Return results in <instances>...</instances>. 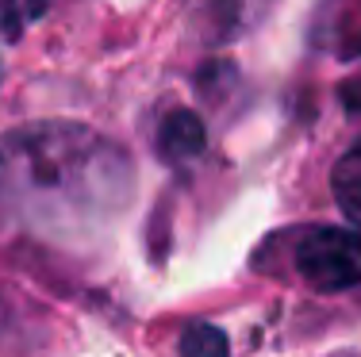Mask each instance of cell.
<instances>
[{
	"mask_svg": "<svg viewBox=\"0 0 361 357\" xmlns=\"http://www.w3.org/2000/svg\"><path fill=\"white\" fill-rule=\"evenodd\" d=\"M127 154L81 123H31L0 134V215L42 234L92 231L123 211Z\"/></svg>",
	"mask_w": 361,
	"mask_h": 357,
	"instance_id": "obj_1",
	"label": "cell"
},
{
	"mask_svg": "<svg viewBox=\"0 0 361 357\" xmlns=\"http://www.w3.org/2000/svg\"><path fill=\"white\" fill-rule=\"evenodd\" d=\"M296 269L323 292L361 284V234L346 227H315L296 246Z\"/></svg>",
	"mask_w": 361,
	"mask_h": 357,
	"instance_id": "obj_2",
	"label": "cell"
},
{
	"mask_svg": "<svg viewBox=\"0 0 361 357\" xmlns=\"http://www.w3.org/2000/svg\"><path fill=\"white\" fill-rule=\"evenodd\" d=\"M277 0H188L192 20L204 27L212 42H235L238 35L254 31L269 15Z\"/></svg>",
	"mask_w": 361,
	"mask_h": 357,
	"instance_id": "obj_3",
	"label": "cell"
},
{
	"mask_svg": "<svg viewBox=\"0 0 361 357\" xmlns=\"http://www.w3.org/2000/svg\"><path fill=\"white\" fill-rule=\"evenodd\" d=\"M208 146V131H204L200 115L196 112H169L158 127V154L169 161V165H180V161H196Z\"/></svg>",
	"mask_w": 361,
	"mask_h": 357,
	"instance_id": "obj_4",
	"label": "cell"
},
{
	"mask_svg": "<svg viewBox=\"0 0 361 357\" xmlns=\"http://www.w3.org/2000/svg\"><path fill=\"white\" fill-rule=\"evenodd\" d=\"M331 184H334V200H338L342 215L361 223V139L334 161Z\"/></svg>",
	"mask_w": 361,
	"mask_h": 357,
	"instance_id": "obj_5",
	"label": "cell"
},
{
	"mask_svg": "<svg viewBox=\"0 0 361 357\" xmlns=\"http://www.w3.org/2000/svg\"><path fill=\"white\" fill-rule=\"evenodd\" d=\"M180 357H231V346L219 327L192 322V327L180 330Z\"/></svg>",
	"mask_w": 361,
	"mask_h": 357,
	"instance_id": "obj_6",
	"label": "cell"
},
{
	"mask_svg": "<svg viewBox=\"0 0 361 357\" xmlns=\"http://www.w3.org/2000/svg\"><path fill=\"white\" fill-rule=\"evenodd\" d=\"M50 0H0V35L20 39L31 23L47 12Z\"/></svg>",
	"mask_w": 361,
	"mask_h": 357,
	"instance_id": "obj_7",
	"label": "cell"
}]
</instances>
